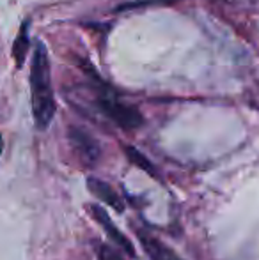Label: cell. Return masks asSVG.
Listing matches in <instances>:
<instances>
[{
	"instance_id": "obj_1",
	"label": "cell",
	"mask_w": 259,
	"mask_h": 260,
	"mask_svg": "<svg viewBox=\"0 0 259 260\" xmlns=\"http://www.w3.org/2000/svg\"><path fill=\"white\" fill-rule=\"evenodd\" d=\"M31 94L32 115L38 129H46L55 115V98L52 89V73H50L48 50L43 41L36 43L31 62Z\"/></svg>"
},
{
	"instance_id": "obj_2",
	"label": "cell",
	"mask_w": 259,
	"mask_h": 260,
	"mask_svg": "<svg viewBox=\"0 0 259 260\" xmlns=\"http://www.w3.org/2000/svg\"><path fill=\"white\" fill-rule=\"evenodd\" d=\"M96 105L107 119H110L116 126L123 127V129H137L144 124V117L135 106L121 103L114 94L107 92V90L98 92Z\"/></svg>"
},
{
	"instance_id": "obj_3",
	"label": "cell",
	"mask_w": 259,
	"mask_h": 260,
	"mask_svg": "<svg viewBox=\"0 0 259 260\" xmlns=\"http://www.w3.org/2000/svg\"><path fill=\"white\" fill-rule=\"evenodd\" d=\"M69 140H71L73 149H75V152L80 156L82 163L93 167V165L100 159V145H98V142L83 129L71 127V129H69Z\"/></svg>"
},
{
	"instance_id": "obj_4",
	"label": "cell",
	"mask_w": 259,
	"mask_h": 260,
	"mask_svg": "<svg viewBox=\"0 0 259 260\" xmlns=\"http://www.w3.org/2000/svg\"><path fill=\"white\" fill-rule=\"evenodd\" d=\"M91 211V214L94 216V219H96L98 223L101 225V229L105 230V232L108 234V237H110L112 241H114L116 244H118L119 248H121L123 251H126V253L130 255V257H135V250H133V244L130 243L128 239H126L125 236H123L121 232L118 230V226L114 225V223L110 221V216H108V212L105 211L103 207L100 206H94V204H91V206H87Z\"/></svg>"
},
{
	"instance_id": "obj_5",
	"label": "cell",
	"mask_w": 259,
	"mask_h": 260,
	"mask_svg": "<svg viewBox=\"0 0 259 260\" xmlns=\"http://www.w3.org/2000/svg\"><path fill=\"white\" fill-rule=\"evenodd\" d=\"M87 188H89V191L93 193L94 197H98V199L101 200V202L108 204V206H112L118 212L123 211V200L118 197V193L112 189L110 184H107V182H103L101 179H96V177H89L87 179Z\"/></svg>"
},
{
	"instance_id": "obj_6",
	"label": "cell",
	"mask_w": 259,
	"mask_h": 260,
	"mask_svg": "<svg viewBox=\"0 0 259 260\" xmlns=\"http://www.w3.org/2000/svg\"><path fill=\"white\" fill-rule=\"evenodd\" d=\"M28 27H31V20H25L23 23H21L20 30H18V36L16 39H14L13 43V50H11V53H13V58L14 62H16V68L21 69L25 64V58H27V52H28Z\"/></svg>"
},
{
	"instance_id": "obj_7",
	"label": "cell",
	"mask_w": 259,
	"mask_h": 260,
	"mask_svg": "<svg viewBox=\"0 0 259 260\" xmlns=\"http://www.w3.org/2000/svg\"><path fill=\"white\" fill-rule=\"evenodd\" d=\"M125 154L128 156V159L131 161V163H135L138 168H142L144 172H148V174L155 175V168H153V165L149 163L148 159H146L144 154H140V151H137L135 147H131V145H126L125 147Z\"/></svg>"
},
{
	"instance_id": "obj_8",
	"label": "cell",
	"mask_w": 259,
	"mask_h": 260,
	"mask_svg": "<svg viewBox=\"0 0 259 260\" xmlns=\"http://www.w3.org/2000/svg\"><path fill=\"white\" fill-rule=\"evenodd\" d=\"M96 257L98 260H123L121 253L114 246H108V244H100L98 246Z\"/></svg>"
},
{
	"instance_id": "obj_9",
	"label": "cell",
	"mask_w": 259,
	"mask_h": 260,
	"mask_svg": "<svg viewBox=\"0 0 259 260\" xmlns=\"http://www.w3.org/2000/svg\"><path fill=\"white\" fill-rule=\"evenodd\" d=\"M2 151H4V138H2V135H0V156H2Z\"/></svg>"
}]
</instances>
